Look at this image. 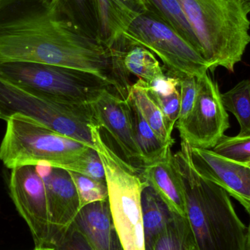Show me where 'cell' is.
<instances>
[{
  "instance_id": "6da1fadb",
  "label": "cell",
  "mask_w": 250,
  "mask_h": 250,
  "mask_svg": "<svg viewBox=\"0 0 250 250\" xmlns=\"http://www.w3.org/2000/svg\"><path fill=\"white\" fill-rule=\"evenodd\" d=\"M51 0H0V63L28 62L92 73L123 99L129 95L124 51L76 30L50 7Z\"/></svg>"
},
{
  "instance_id": "7a4b0ae2",
  "label": "cell",
  "mask_w": 250,
  "mask_h": 250,
  "mask_svg": "<svg viewBox=\"0 0 250 250\" xmlns=\"http://www.w3.org/2000/svg\"><path fill=\"white\" fill-rule=\"evenodd\" d=\"M172 162L183 187L195 250H248V228L238 216L230 195L198 174L188 143L182 141Z\"/></svg>"
},
{
  "instance_id": "3957f363",
  "label": "cell",
  "mask_w": 250,
  "mask_h": 250,
  "mask_svg": "<svg viewBox=\"0 0 250 250\" xmlns=\"http://www.w3.org/2000/svg\"><path fill=\"white\" fill-rule=\"evenodd\" d=\"M210 71L234 73L250 43V21L238 0H178Z\"/></svg>"
},
{
  "instance_id": "277c9868",
  "label": "cell",
  "mask_w": 250,
  "mask_h": 250,
  "mask_svg": "<svg viewBox=\"0 0 250 250\" xmlns=\"http://www.w3.org/2000/svg\"><path fill=\"white\" fill-rule=\"evenodd\" d=\"M94 147L105 170L111 218L125 250H145L141 195L148 184L141 169L120 155L104 139L101 128L90 126Z\"/></svg>"
},
{
  "instance_id": "5b68a950",
  "label": "cell",
  "mask_w": 250,
  "mask_h": 250,
  "mask_svg": "<svg viewBox=\"0 0 250 250\" xmlns=\"http://www.w3.org/2000/svg\"><path fill=\"white\" fill-rule=\"evenodd\" d=\"M6 123L0 144V160L7 168L45 165L66 170L92 147L24 116H13Z\"/></svg>"
},
{
  "instance_id": "8992f818",
  "label": "cell",
  "mask_w": 250,
  "mask_h": 250,
  "mask_svg": "<svg viewBox=\"0 0 250 250\" xmlns=\"http://www.w3.org/2000/svg\"><path fill=\"white\" fill-rule=\"evenodd\" d=\"M22 115L58 133L94 147L92 105L67 104L19 86L0 76V120ZM95 148V147H94Z\"/></svg>"
},
{
  "instance_id": "52a82bcc",
  "label": "cell",
  "mask_w": 250,
  "mask_h": 250,
  "mask_svg": "<svg viewBox=\"0 0 250 250\" xmlns=\"http://www.w3.org/2000/svg\"><path fill=\"white\" fill-rule=\"evenodd\" d=\"M0 76L22 87L73 105H92L104 91L115 92L92 73L41 63L1 62Z\"/></svg>"
},
{
  "instance_id": "ba28073f",
  "label": "cell",
  "mask_w": 250,
  "mask_h": 250,
  "mask_svg": "<svg viewBox=\"0 0 250 250\" xmlns=\"http://www.w3.org/2000/svg\"><path fill=\"white\" fill-rule=\"evenodd\" d=\"M120 41L125 46L149 50L161 60L166 73L179 80L200 78L210 70L209 64L189 42L148 10L131 22Z\"/></svg>"
},
{
  "instance_id": "9c48e42d",
  "label": "cell",
  "mask_w": 250,
  "mask_h": 250,
  "mask_svg": "<svg viewBox=\"0 0 250 250\" xmlns=\"http://www.w3.org/2000/svg\"><path fill=\"white\" fill-rule=\"evenodd\" d=\"M195 105L186 120L176 125L182 141L191 147L213 149L230 128L229 115L217 82L208 73L198 79Z\"/></svg>"
},
{
  "instance_id": "30bf717a",
  "label": "cell",
  "mask_w": 250,
  "mask_h": 250,
  "mask_svg": "<svg viewBox=\"0 0 250 250\" xmlns=\"http://www.w3.org/2000/svg\"><path fill=\"white\" fill-rule=\"evenodd\" d=\"M11 170L10 197L30 230L35 248H52L46 189L38 166H19Z\"/></svg>"
},
{
  "instance_id": "8fae6325",
  "label": "cell",
  "mask_w": 250,
  "mask_h": 250,
  "mask_svg": "<svg viewBox=\"0 0 250 250\" xmlns=\"http://www.w3.org/2000/svg\"><path fill=\"white\" fill-rule=\"evenodd\" d=\"M198 174L223 188L250 211V167L223 157L212 149L190 146Z\"/></svg>"
},
{
  "instance_id": "7c38bea8",
  "label": "cell",
  "mask_w": 250,
  "mask_h": 250,
  "mask_svg": "<svg viewBox=\"0 0 250 250\" xmlns=\"http://www.w3.org/2000/svg\"><path fill=\"white\" fill-rule=\"evenodd\" d=\"M46 189L51 223V244L57 241L73 224L79 212V200L70 173L45 165L38 166Z\"/></svg>"
},
{
  "instance_id": "4fadbf2b",
  "label": "cell",
  "mask_w": 250,
  "mask_h": 250,
  "mask_svg": "<svg viewBox=\"0 0 250 250\" xmlns=\"http://www.w3.org/2000/svg\"><path fill=\"white\" fill-rule=\"evenodd\" d=\"M91 105L97 125L114 138L125 159L142 169L144 163L134 138L126 100L114 91L105 90Z\"/></svg>"
},
{
  "instance_id": "5bb4252c",
  "label": "cell",
  "mask_w": 250,
  "mask_h": 250,
  "mask_svg": "<svg viewBox=\"0 0 250 250\" xmlns=\"http://www.w3.org/2000/svg\"><path fill=\"white\" fill-rule=\"evenodd\" d=\"M73 223L94 250H125L113 223L108 198L82 208Z\"/></svg>"
},
{
  "instance_id": "9a60e30c",
  "label": "cell",
  "mask_w": 250,
  "mask_h": 250,
  "mask_svg": "<svg viewBox=\"0 0 250 250\" xmlns=\"http://www.w3.org/2000/svg\"><path fill=\"white\" fill-rule=\"evenodd\" d=\"M172 155L170 151L163 160L143 167L141 176L173 212L187 217L185 192Z\"/></svg>"
},
{
  "instance_id": "2e32d148",
  "label": "cell",
  "mask_w": 250,
  "mask_h": 250,
  "mask_svg": "<svg viewBox=\"0 0 250 250\" xmlns=\"http://www.w3.org/2000/svg\"><path fill=\"white\" fill-rule=\"evenodd\" d=\"M132 132L142 157L144 167L166 158L171 146L164 144L144 120L130 98L126 99Z\"/></svg>"
},
{
  "instance_id": "e0dca14e",
  "label": "cell",
  "mask_w": 250,
  "mask_h": 250,
  "mask_svg": "<svg viewBox=\"0 0 250 250\" xmlns=\"http://www.w3.org/2000/svg\"><path fill=\"white\" fill-rule=\"evenodd\" d=\"M50 7L76 30L98 40L97 0H51Z\"/></svg>"
},
{
  "instance_id": "ac0fdd59",
  "label": "cell",
  "mask_w": 250,
  "mask_h": 250,
  "mask_svg": "<svg viewBox=\"0 0 250 250\" xmlns=\"http://www.w3.org/2000/svg\"><path fill=\"white\" fill-rule=\"evenodd\" d=\"M145 250L149 249L164 230L174 212L168 208L153 188L147 185L141 195Z\"/></svg>"
},
{
  "instance_id": "d6986e66",
  "label": "cell",
  "mask_w": 250,
  "mask_h": 250,
  "mask_svg": "<svg viewBox=\"0 0 250 250\" xmlns=\"http://www.w3.org/2000/svg\"><path fill=\"white\" fill-rule=\"evenodd\" d=\"M128 97L133 101L144 120L157 137L164 144L173 145L174 143L172 138L173 132L169 129L161 110L150 96L147 83L138 79L131 86Z\"/></svg>"
},
{
  "instance_id": "ffe728a7",
  "label": "cell",
  "mask_w": 250,
  "mask_h": 250,
  "mask_svg": "<svg viewBox=\"0 0 250 250\" xmlns=\"http://www.w3.org/2000/svg\"><path fill=\"white\" fill-rule=\"evenodd\" d=\"M149 12L167 23L200 54L196 37L178 0H144Z\"/></svg>"
},
{
  "instance_id": "44dd1931",
  "label": "cell",
  "mask_w": 250,
  "mask_h": 250,
  "mask_svg": "<svg viewBox=\"0 0 250 250\" xmlns=\"http://www.w3.org/2000/svg\"><path fill=\"white\" fill-rule=\"evenodd\" d=\"M147 250H195V239L188 217L174 213L152 246Z\"/></svg>"
},
{
  "instance_id": "7402d4cb",
  "label": "cell",
  "mask_w": 250,
  "mask_h": 250,
  "mask_svg": "<svg viewBox=\"0 0 250 250\" xmlns=\"http://www.w3.org/2000/svg\"><path fill=\"white\" fill-rule=\"evenodd\" d=\"M123 62L128 74L134 75L147 83L165 74L164 68L156 56L144 47L126 46Z\"/></svg>"
},
{
  "instance_id": "603a6c76",
  "label": "cell",
  "mask_w": 250,
  "mask_h": 250,
  "mask_svg": "<svg viewBox=\"0 0 250 250\" xmlns=\"http://www.w3.org/2000/svg\"><path fill=\"white\" fill-rule=\"evenodd\" d=\"M226 111L236 117L239 126V136L250 135V79H245L234 87L221 94Z\"/></svg>"
},
{
  "instance_id": "cb8c5ba5",
  "label": "cell",
  "mask_w": 250,
  "mask_h": 250,
  "mask_svg": "<svg viewBox=\"0 0 250 250\" xmlns=\"http://www.w3.org/2000/svg\"><path fill=\"white\" fill-rule=\"evenodd\" d=\"M73 179L79 200V211L86 206L108 198L105 181H99L76 172L68 171Z\"/></svg>"
},
{
  "instance_id": "d4e9b609",
  "label": "cell",
  "mask_w": 250,
  "mask_h": 250,
  "mask_svg": "<svg viewBox=\"0 0 250 250\" xmlns=\"http://www.w3.org/2000/svg\"><path fill=\"white\" fill-rule=\"evenodd\" d=\"M212 150L223 157L250 166V135H225Z\"/></svg>"
},
{
  "instance_id": "484cf974",
  "label": "cell",
  "mask_w": 250,
  "mask_h": 250,
  "mask_svg": "<svg viewBox=\"0 0 250 250\" xmlns=\"http://www.w3.org/2000/svg\"><path fill=\"white\" fill-rule=\"evenodd\" d=\"M99 181H105V170L101 157L93 147H89L66 169Z\"/></svg>"
},
{
  "instance_id": "4316f807",
  "label": "cell",
  "mask_w": 250,
  "mask_h": 250,
  "mask_svg": "<svg viewBox=\"0 0 250 250\" xmlns=\"http://www.w3.org/2000/svg\"><path fill=\"white\" fill-rule=\"evenodd\" d=\"M150 96L161 110L169 129L173 132L179 120L181 110L180 91H176L172 95L162 96L149 92Z\"/></svg>"
},
{
  "instance_id": "83f0119b",
  "label": "cell",
  "mask_w": 250,
  "mask_h": 250,
  "mask_svg": "<svg viewBox=\"0 0 250 250\" xmlns=\"http://www.w3.org/2000/svg\"><path fill=\"white\" fill-rule=\"evenodd\" d=\"M198 79L192 76L180 80L181 110L176 125L181 124L186 120L195 105L198 89Z\"/></svg>"
},
{
  "instance_id": "f1b7e54d",
  "label": "cell",
  "mask_w": 250,
  "mask_h": 250,
  "mask_svg": "<svg viewBox=\"0 0 250 250\" xmlns=\"http://www.w3.org/2000/svg\"><path fill=\"white\" fill-rule=\"evenodd\" d=\"M54 248L55 250H94L73 223L57 241Z\"/></svg>"
},
{
  "instance_id": "f546056e",
  "label": "cell",
  "mask_w": 250,
  "mask_h": 250,
  "mask_svg": "<svg viewBox=\"0 0 250 250\" xmlns=\"http://www.w3.org/2000/svg\"><path fill=\"white\" fill-rule=\"evenodd\" d=\"M148 85V91L162 96L172 95L179 90L180 80L177 78L165 73L151 81Z\"/></svg>"
},
{
  "instance_id": "4dcf8cb0",
  "label": "cell",
  "mask_w": 250,
  "mask_h": 250,
  "mask_svg": "<svg viewBox=\"0 0 250 250\" xmlns=\"http://www.w3.org/2000/svg\"><path fill=\"white\" fill-rule=\"evenodd\" d=\"M126 12L136 18L138 15L148 10L144 0H112Z\"/></svg>"
},
{
  "instance_id": "1f68e13d",
  "label": "cell",
  "mask_w": 250,
  "mask_h": 250,
  "mask_svg": "<svg viewBox=\"0 0 250 250\" xmlns=\"http://www.w3.org/2000/svg\"><path fill=\"white\" fill-rule=\"evenodd\" d=\"M244 8L248 14H250V0H245L243 4Z\"/></svg>"
},
{
  "instance_id": "d6a6232c",
  "label": "cell",
  "mask_w": 250,
  "mask_h": 250,
  "mask_svg": "<svg viewBox=\"0 0 250 250\" xmlns=\"http://www.w3.org/2000/svg\"><path fill=\"white\" fill-rule=\"evenodd\" d=\"M248 214L250 215V223L248 227V243H247V245H248V250H250V211Z\"/></svg>"
},
{
  "instance_id": "836d02e7",
  "label": "cell",
  "mask_w": 250,
  "mask_h": 250,
  "mask_svg": "<svg viewBox=\"0 0 250 250\" xmlns=\"http://www.w3.org/2000/svg\"><path fill=\"white\" fill-rule=\"evenodd\" d=\"M34 250H55L54 248H35Z\"/></svg>"
},
{
  "instance_id": "e575fe53",
  "label": "cell",
  "mask_w": 250,
  "mask_h": 250,
  "mask_svg": "<svg viewBox=\"0 0 250 250\" xmlns=\"http://www.w3.org/2000/svg\"></svg>"
}]
</instances>
